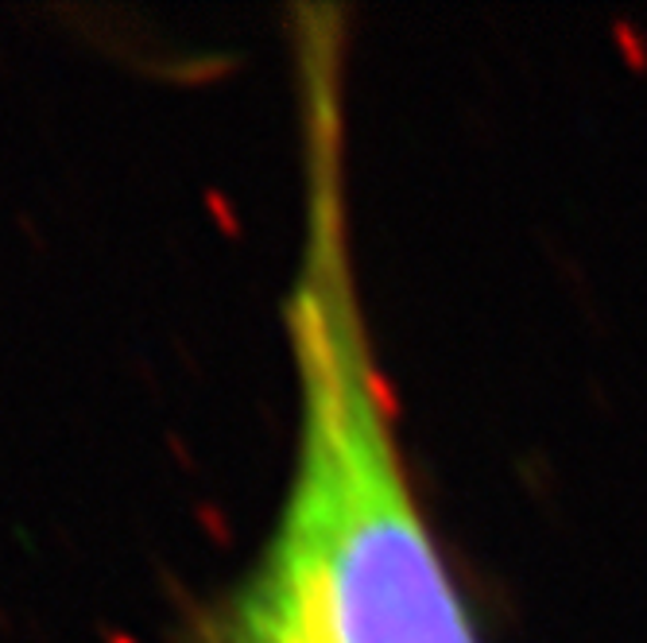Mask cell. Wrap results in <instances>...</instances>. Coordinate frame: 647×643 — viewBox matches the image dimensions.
<instances>
[{
    "instance_id": "6da1fadb",
    "label": "cell",
    "mask_w": 647,
    "mask_h": 643,
    "mask_svg": "<svg viewBox=\"0 0 647 643\" xmlns=\"http://www.w3.org/2000/svg\"><path fill=\"white\" fill-rule=\"evenodd\" d=\"M303 233L283 326L295 457L260 559L202 643H481L403 461L350 225L345 27L298 9Z\"/></svg>"
}]
</instances>
